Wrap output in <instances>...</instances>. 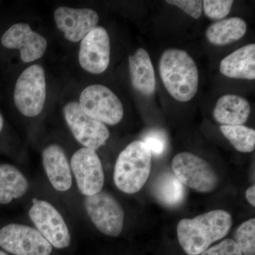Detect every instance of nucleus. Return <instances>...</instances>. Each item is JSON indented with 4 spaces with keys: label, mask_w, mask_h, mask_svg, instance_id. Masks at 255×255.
Listing matches in <instances>:
<instances>
[{
    "label": "nucleus",
    "mask_w": 255,
    "mask_h": 255,
    "mask_svg": "<svg viewBox=\"0 0 255 255\" xmlns=\"http://www.w3.org/2000/svg\"><path fill=\"white\" fill-rule=\"evenodd\" d=\"M231 214L222 209L204 213L178 223L177 238L188 255H199L215 242L226 237L232 227Z\"/></svg>",
    "instance_id": "f257e3e1"
},
{
    "label": "nucleus",
    "mask_w": 255,
    "mask_h": 255,
    "mask_svg": "<svg viewBox=\"0 0 255 255\" xmlns=\"http://www.w3.org/2000/svg\"><path fill=\"white\" fill-rule=\"evenodd\" d=\"M159 70L166 90L176 100L187 102L195 97L199 87V70L185 50H166L159 60Z\"/></svg>",
    "instance_id": "f03ea898"
},
{
    "label": "nucleus",
    "mask_w": 255,
    "mask_h": 255,
    "mask_svg": "<svg viewBox=\"0 0 255 255\" xmlns=\"http://www.w3.org/2000/svg\"><path fill=\"white\" fill-rule=\"evenodd\" d=\"M152 153L142 140L130 142L119 154L114 181L119 190L132 194L141 190L151 172Z\"/></svg>",
    "instance_id": "7ed1b4c3"
},
{
    "label": "nucleus",
    "mask_w": 255,
    "mask_h": 255,
    "mask_svg": "<svg viewBox=\"0 0 255 255\" xmlns=\"http://www.w3.org/2000/svg\"><path fill=\"white\" fill-rule=\"evenodd\" d=\"M172 168L183 185L198 192H212L219 184V177L212 166L191 152H179L174 156Z\"/></svg>",
    "instance_id": "20e7f679"
},
{
    "label": "nucleus",
    "mask_w": 255,
    "mask_h": 255,
    "mask_svg": "<svg viewBox=\"0 0 255 255\" xmlns=\"http://www.w3.org/2000/svg\"><path fill=\"white\" fill-rule=\"evenodd\" d=\"M14 98L16 107L23 115L34 117L41 113L46 102V83L41 65L28 67L18 77Z\"/></svg>",
    "instance_id": "39448f33"
},
{
    "label": "nucleus",
    "mask_w": 255,
    "mask_h": 255,
    "mask_svg": "<svg viewBox=\"0 0 255 255\" xmlns=\"http://www.w3.org/2000/svg\"><path fill=\"white\" fill-rule=\"evenodd\" d=\"M79 104L87 116L101 123L114 126L123 119L122 102L110 88L104 85L86 87L80 95Z\"/></svg>",
    "instance_id": "423d86ee"
},
{
    "label": "nucleus",
    "mask_w": 255,
    "mask_h": 255,
    "mask_svg": "<svg viewBox=\"0 0 255 255\" xmlns=\"http://www.w3.org/2000/svg\"><path fill=\"white\" fill-rule=\"evenodd\" d=\"M87 214L100 232L118 237L124 228L125 214L119 201L109 193L101 191L85 200Z\"/></svg>",
    "instance_id": "0eeeda50"
},
{
    "label": "nucleus",
    "mask_w": 255,
    "mask_h": 255,
    "mask_svg": "<svg viewBox=\"0 0 255 255\" xmlns=\"http://www.w3.org/2000/svg\"><path fill=\"white\" fill-rule=\"evenodd\" d=\"M32 203L29 217L37 231L57 249L68 248L71 236L59 211L48 201L33 198Z\"/></svg>",
    "instance_id": "6e6552de"
},
{
    "label": "nucleus",
    "mask_w": 255,
    "mask_h": 255,
    "mask_svg": "<svg viewBox=\"0 0 255 255\" xmlns=\"http://www.w3.org/2000/svg\"><path fill=\"white\" fill-rule=\"evenodd\" d=\"M0 248L14 255H50L52 246L35 228L21 224L0 229Z\"/></svg>",
    "instance_id": "1a4fd4ad"
},
{
    "label": "nucleus",
    "mask_w": 255,
    "mask_h": 255,
    "mask_svg": "<svg viewBox=\"0 0 255 255\" xmlns=\"http://www.w3.org/2000/svg\"><path fill=\"white\" fill-rule=\"evenodd\" d=\"M64 114L74 137L85 147L97 150L110 137V130L105 124L87 116L78 102L67 104L64 107Z\"/></svg>",
    "instance_id": "9d476101"
},
{
    "label": "nucleus",
    "mask_w": 255,
    "mask_h": 255,
    "mask_svg": "<svg viewBox=\"0 0 255 255\" xmlns=\"http://www.w3.org/2000/svg\"><path fill=\"white\" fill-rule=\"evenodd\" d=\"M71 169L83 195L93 196L103 189L105 173L95 150L84 147L76 151L72 157Z\"/></svg>",
    "instance_id": "9b49d317"
},
{
    "label": "nucleus",
    "mask_w": 255,
    "mask_h": 255,
    "mask_svg": "<svg viewBox=\"0 0 255 255\" xmlns=\"http://www.w3.org/2000/svg\"><path fill=\"white\" fill-rule=\"evenodd\" d=\"M110 39L105 28L97 26L80 43L79 61L84 70L92 74L104 73L110 63Z\"/></svg>",
    "instance_id": "f8f14e48"
},
{
    "label": "nucleus",
    "mask_w": 255,
    "mask_h": 255,
    "mask_svg": "<svg viewBox=\"0 0 255 255\" xmlns=\"http://www.w3.org/2000/svg\"><path fill=\"white\" fill-rule=\"evenodd\" d=\"M5 48L19 49L24 63H31L41 58L47 48V41L39 33L32 31L29 25L18 23L12 25L1 39Z\"/></svg>",
    "instance_id": "ddd939ff"
},
{
    "label": "nucleus",
    "mask_w": 255,
    "mask_h": 255,
    "mask_svg": "<svg viewBox=\"0 0 255 255\" xmlns=\"http://www.w3.org/2000/svg\"><path fill=\"white\" fill-rule=\"evenodd\" d=\"M57 27L63 32L68 41L78 42L97 27L99 15L93 9H73L61 6L55 11Z\"/></svg>",
    "instance_id": "4468645a"
},
{
    "label": "nucleus",
    "mask_w": 255,
    "mask_h": 255,
    "mask_svg": "<svg viewBox=\"0 0 255 255\" xmlns=\"http://www.w3.org/2000/svg\"><path fill=\"white\" fill-rule=\"evenodd\" d=\"M43 164L50 184L57 191H66L73 184L71 168L63 149L58 145H48L43 151Z\"/></svg>",
    "instance_id": "2eb2a0df"
},
{
    "label": "nucleus",
    "mask_w": 255,
    "mask_h": 255,
    "mask_svg": "<svg viewBox=\"0 0 255 255\" xmlns=\"http://www.w3.org/2000/svg\"><path fill=\"white\" fill-rule=\"evenodd\" d=\"M129 71L132 87L142 95L151 96L155 92V70L148 53L138 48L128 58Z\"/></svg>",
    "instance_id": "dca6fc26"
},
{
    "label": "nucleus",
    "mask_w": 255,
    "mask_h": 255,
    "mask_svg": "<svg viewBox=\"0 0 255 255\" xmlns=\"http://www.w3.org/2000/svg\"><path fill=\"white\" fill-rule=\"evenodd\" d=\"M220 71L233 79L254 80L255 79V44L246 45L221 60Z\"/></svg>",
    "instance_id": "f3484780"
},
{
    "label": "nucleus",
    "mask_w": 255,
    "mask_h": 255,
    "mask_svg": "<svg viewBox=\"0 0 255 255\" xmlns=\"http://www.w3.org/2000/svg\"><path fill=\"white\" fill-rule=\"evenodd\" d=\"M251 112V105L246 99L236 95H226L216 102L213 117L222 126L243 125Z\"/></svg>",
    "instance_id": "a211bd4d"
},
{
    "label": "nucleus",
    "mask_w": 255,
    "mask_h": 255,
    "mask_svg": "<svg viewBox=\"0 0 255 255\" xmlns=\"http://www.w3.org/2000/svg\"><path fill=\"white\" fill-rule=\"evenodd\" d=\"M247 23L243 18L220 20L210 25L206 31L208 41L215 46H226L239 41L246 35Z\"/></svg>",
    "instance_id": "6ab92c4d"
},
{
    "label": "nucleus",
    "mask_w": 255,
    "mask_h": 255,
    "mask_svg": "<svg viewBox=\"0 0 255 255\" xmlns=\"http://www.w3.org/2000/svg\"><path fill=\"white\" fill-rule=\"evenodd\" d=\"M28 184L23 174L14 166L0 164V204L6 205L26 194Z\"/></svg>",
    "instance_id": "aec40b11"
},
{
    "label": "nucleus",
    "mask_w": 255,
    "mask_h": 255,
    "mask_svg": "<svg viewBox=\"0 0 255 255\" xmlns=\"http://www.w3.org/2000/svg\"><path fill=\"white\" fill-rule=\"evenodd\" d=\"M155 194L158 201L164 205L175 207L184 201L185 189L174 174L167 172L161 174L157 178Z\"/></svg>",
    "instance_id": "412c9836"
},
{
    "label": "nucleus",
    "mask_w": 255,
    "mask_h": 255,
    "mask_svg": "<svg viewBox=\"0 0 255 255\" xmlns=\"http://www.w3.org/2000/svg\"><path fill=\"white\" fill-rule=\"evenodd\" d=\"M220 130L233 147L241 152H251L255 148V130L243 125L221 126Z\"/></svg>",
    "instance_id": "4be33fe9"
},
{
    "label": "nucleus",
    "mask_w": 255,
    "mask_h": 255,
    "mask_svg": "<svg viewBox=\"0 0 255 255\" xmlns=\"http://www.w3.org/2000/svg\"><path fill=\"white\" fill-rule=\"evenodd\" d=\"M235 241L243 255H255V219L242 223L235 235Z\"/></svg>",
    "instance_id": "5701e85b"
},
{
    "label": "nucleus",
    "mask_w": 255,
    "mask_h": 255,
    "mask_svg": "<svg viewBox=\"0 0 255 255\" xmlns=\"http://www.w3.org/2000/svg\"><path fill=\"white\" fill-rule=\"evenodd\" d=\"M234 3L232 0H205L203 1L204 12L209 18L222 19L231 12Z\"/></svg>",
    "instance_id": "b1692460"
},
{
    "label": "nucleus",
    "mask_w": 255,
    "mask_h": 255,
    "mask_svg": "<svg viewBox=\"0 0 255 255\" xmlns=\"http://www.w3.org/2000/svg\"><path fill=\"white\" fill-rule=\"evenodd\" d=\"M199 255H243V253L234 240L227 238Z\"/></svg>",
    "instance_id": "393cba45"
},
{
    "label": "nucleus",
    "mask_w": 255,
    "mask_h": 255,
    "mask_svg": "<svg viewBox=\"0 0 255 255\" xmlns=\"http://www.w3.org/2000/svg\"><path fill=\"white\" fill-rule=\"evenodd\" d=\"M166 2L177 6L195 19L200 18L202 12L203 1L201 0H168Z\"/></svg>",
    "instance_id": "a878e982"
},
{
    "label": "nucleus",
    "mask_w": 255,
    "mask_h": 255,
    "mask_svg": "<svg viewBox=\"0 0 255 255\" xmlns=\"http://www.w3.org/2000/svg\"><path fill=\"white\" fill-rule=\"evenodd\" d=\"M142 141L149 147L152 155L160 156L165 150L166 140L160 132L152 131L146 134Z\"/></svg>",
    "instance_id": "bb28decb"
},
{
    "label": "nucleus",
    "mask_w": 255,
    "mask_h": 255,
    "mask_svg": "<svg viewBox=\"0 0 255 255\" xmlns=\"http://www.w3.org/2000/svg\"><path fill=\"white\" fill-rule=\"evenodd\" d=\"M246 197L252 206H255V186L253 185L246 190Z\"/></svg>",
    "instance_id": "cd10ccee"
},
{
    "label": "nucleus",
    "mask_w": 255,
    "mask_h": 255,
    "mask_svg": "<svg viewBox=\"0 0 255 255\" xmlns=\"http://www.w3.org/2000/svg\"><path fill=\"white\" fill-rule=\"evenodd\" d=\"M3 125H4V120H3L2 116L0 114V132L2 130Z\"/></svg>",
    "instance_id": "c85d7f7f"
},
{
    "label": "nucleus",
    "mask_w": 255,
    "mask_h": 255,
    "mask_svg": "<svg viewBox=\"0 0 255 255\" xmlns=\"http://www.w3.org/2000/svg\"><path fill=\"white\" fill-rule=\"evenodd\" d=\"M0 255H8L6 253H5L4 251H1L0 250Z\"/></svg>",
    "instance_id": "c756f323"
}]
</instances>
